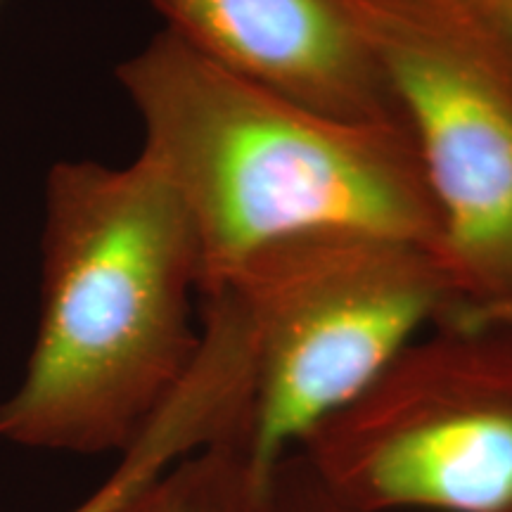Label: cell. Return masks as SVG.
Segmentation results:
<instances>
[{
	"mask_svg": "<svg viewBox=\"0 0 512 512\" xmlns=\"http://www.w3.org/2000/svg\"><path fill=\"white\" fill-rule=\"evenodd\" d=\"M41 320L0 437L121 453L183 380L200 330L190 219L145 155L126 166L57 162L46 183Z\"/></svg>",
	"mask_w": 512,
	"mask_h": 512,
	"instance_id": "obj_2",
	"label": "cell"
},
{
	"mask_svg": "<svg viewBox=\"0 0 512 512\" xmlns=\"http://www.w3.org/2000/svg\"><path fill=\"white\" fill-rule=\"evenodd\" d=\"M441 320L512 328V297L498 299V302H489V304H453L451 309L441 316Z\"/></svg>",
	"mask_w": 512,
	"mask_h": 512,
	"instance_id": "obj_10",
	"label": "cell"
},
{
	"mask_svg": "<svg viewBox=\"0 0 512 512\" xmlns=\"http://www.w3.org/2000/svg\"><path fill=\"white\" fill-rule=\"evenodd\" d=\"M512 50V0H472Z\"/></svg>",
	"mask_w": 512,
	"mask_h": 512,
	"instance_id": "obj_11",
	"label": "cell"
},
{
	"mask_svg": "<svg viewBox=\"0 0 512 512\" xmlns=\"http://www.w3.org/2000/svg\"><path fill=\"white\" fill-rule=\"evenodd\" d=\"M204 294L245 330L247 444L266 472L458 302L439 252L361 230L275 242Z\"/></svg>",
	"mask_w": 512,
	"mask_h": 512,
	"instance_id": "obj_3",
	"label": "cell"
},
{
	"mask_svg": "<svg viewBox=\"0 0 512 512\" xmlns=\"http://www.w3.org/2000/svg\"><path fill=\"white\" fill-rule=\"evenodd\" d=\"M145 155L188 214L197 297L297 235L361 230L441 254L444 228L406 126L366 124L226 72L169 29L117 67Z\"/></svg>",
	"mask_w": 512,
	"mask_h": 512,
	"instance_id": "obj_1",
	"label": "cell"
},
{
	"mask_svg": "<svg viewBox=\"0 0 512 512\" xmlns=\"http://www.w3.org/2000/svg\"><path fill=\"white\" fill-rule=\"evenodd\" d=\"M292 453L361 512H512V328L439 320Z\"/></svg>",
	"mask_w": 512,
	"mask_h": 512,
	"instance_id": "obj_4",
	"label": "cell"
},
{
	"mask_svg": "<svg viewBox=\"0 0 512 512\" xmlns=\"http://www.w3.org/2000/svg\"><path fill=\"white\" fill-rule=\"evenodd\" d=\"M214 425L188 401L169 396L98 491L72 512H128L171 467L216 444Z\"/></svg>",
	"mask_w": 512,
	"mask_h": 512,
	"instance_id": "obj_8",
	"label": "cell"
},
{
	"mask_svg": "<svg viewBox=\"0 0 512 512\" xmlns=\"http://www.w3.org/2000/svg\"><path fill=\"white\" fill-rule=\"evenodd\" d=\"M273 501L275 512H361L332 494L299 453L275 465Z\"/></svg>",
	"mask_w": 512,
	"mask_h": 512,
	"instance_id": "obj_9",
	"label": "cell"
},
{
	"mask_svg": "<svg viewBox=\"0 0 512 512\" xmlns=\"http://www.w3.org/2000/svg\"><path fill=\"white\" fill-rule=\"evenodd\" d=\"M273 472L238 434L171 467L128 512H275Z\"/></svg>",
	"mask_w": 512,
	"mask_h": 512,
	"instance_id": "obj_7",
	"label": "cell"
},
{
	"mask_svg": "<svg viewBox=\"0 0 512 512\" xmlns=\"http://www.w3.org/2000/svg\"><path fill=\"white\" fill-rule=\"evenodd\" d=\"M437 202L456 304L512 297V50L472 0H354Z\"/></svg>",
	"mask_w": 512,
	"mask_h": 512,
	"instance_id": "obj_5",
	"label": "cell"
},
{
	"mask_svg": "<svg viewBox=\"0 0 512 512\" xmlns=\"http://www.w3.org/2000/svg\"><path fill=\"white\" fill-rule=\"evenodd\" d=\"M183 43L313 110L403 124L354 0H150Z\"/></svg>",
	"mask_w": 512,
	"mask_h": 512,
	"instance_id": "obj_6",
	"label": "cell"
}]
</instances>
